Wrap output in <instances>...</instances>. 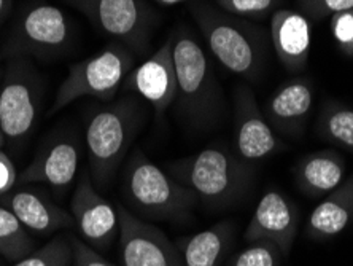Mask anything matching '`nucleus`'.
<instances>
[{"instance_id": "1", "label": "nucleus", "mask_w": 353, "mask_h": 266, "mask_svg": "<svg viewBox=\"0 0 353 266\" xmlns=\"http://www.w3.org/2000/svg\"><path fill=\"white\" fill-rule=\"evenodd\" d=\"M170 37L176 74L175 111L193 131L215 128L225 113V96L209 56L185 26Z\"/></svg>"}, {"instance_id": "2", "label": "nucleus", "mask_w": 353, "mask_h": 266, "mask_svg": "<svg viewBox=\"0 0 353 266\" xmlns=\"http://www.w3.org/2000/svg\"><path fill=\"white\" fill-rule=\"evenodd\" d=\"M190 13L199 28L207 48L231 74L258 82L268 56V37L250 19L223 12L216 5L196 2Z\"/></svg>"}, {"instance_id": "3", "label": "nucleus", "mask_w": 353, "mask_h": 266, "mask_svg": "<svg viewBox=\"0 0 353 266\" xmlns=\"http://www.w3.org/2000/svg\"><path fill=\"white\" fill-rule=\"evenodd\" d=\"M169 174L193 191L197 201L220 211L234 206L247 195L255 169L231 150L210 145L170 163Z\"/></svg>"}, {"instance_id": "4", "label": "nucleus", "mask_w": 353, "mask_h": 266, "mask_svg": "<svg viewBox=\"0 0 353 266\" xmlns=\"http://www.w3.org/2000/svg\"><path fill=\"white\" fill-rule=\"evenodd\" d=\"M147 120V108L139 96H124L97 107L86 123V147L91 179L107 189Z\"/></svg>"}, {"instance_id": "5", "label": "nucleus", "mask_w": 353, "mask_h": 266, "mask_svg": "<svg viewBox=\"0 0 353 266\" xmlns=\"http://www.w3.org/2000/svg\"><path fill=\"white\" fill-rule=\"evenodd\" d=\"M128 205L148 220L186 223L193 218L197 198L183 184L164 172L142 150L129 156L123 179Z\"/></svg>"}, {"instance_id": "6", "label": "nucleus", "mask_w": 353, "mask_h": 266, "mask_svg": "<svg viewBox=\"0 0 353 266\" xmlns=\"http://www.w3.org/2000/svg\"><path fill=\"white\" fill-rule=\"evenodd\" d=\"M134 69V53L126 46L113 41L94 56L77 62L69 69L56 91L51 112H59L81 97L112 101Z\"/></svg>"}, {"instance_id": "7", "label": "nucleus", "mask_w": 353, "mask_h": 266, "mask_svg": "<svg viewBox=\"0 0 353 266\" xmlns=\"http://www.w3.org/2000/svg\"><path fill=\"white\" fill-rule=\"evenodd\" d=\"M81 12L97 29L132 51L143 55L148 51L157 13L145 0H67Z\"/></svg>"}, {"instance_id": "8", "label": "nucleus", "mask_w": 353, "mask_h": 266, "mask_svg": "<svg viewBox=\"0 0 353 266\" xmlns=\"http://www.w3.org/2000/svg\"><path fill=\"white\" fill-rule=\"evenodd\" d=\"M72 37V24L61 8L35 3L21 13L7 51L13 57H53L69 48Z\"/></svg>"}, {"instance_id": "9", "label": "nucleus", "mask_w": 353, "mask_h": 266, "mask_svg": "<svg viewBox=\"0 0 353 266\" xmlns=\"http://www.w3.org/2000/svg\"><path fill=\"white\" fill-rule=\"evenodd\" d=\"M39 107V77L29 62L14 57L0 83V128L5 139L19 140L32 131Z\"/></svg>"}, {"instance_id": "10", "label": "nucleus", "mask_w": 353, "mask_h": 266, "mask_svg": "<svg viewBox=\"0 0 353 266\" xmlns=\"http://www.w3.org/2000/svg\"><path fill=\"white\" fill-rule=\"evenodd\" d=\"M121 266H185L181 250L158 227L118 205Z\"/></svg>"}, {"instance_id": "11", "label": "nucleus", "mask_w": 353, "mask_h": 266, "mask_svg": "<svg viewBox=\"0 0 353 266\" xmlns=\"http://www.w3.org/2000/svg\"><path fill=\"white\" fill-rule=\"evenodd\" d=\"M234 149L247 163L266 160L283 150L250 86L239 85L234 91Z\"/></svg>"}, {"instance_id": "12", "label": "nucleus", "mask_w": 353, "mask_h": 266, "mask_svg": "<svg viewBox=\"0 0 353 266\" xmlns=\"http://www.w3.org/2000/svg\"><path fill=\"white\" fill-rule=\"evenodd\" d=\"M124 91L136 93L154 111V117L161 120L174 106L176 96V74L172 53V37L164 41L150 55L142 64L129 72L123 83Z\"/></svg>"}, {"instance_id": "13", "label": "nucleus", "mask_w": 353, "mask_h": 266, "mask_svg": "<svg viewBox=\"0 0 353 266\" xmlns=\"http://www.w3.org/2000/svg\"><path fill=\"white\" fill-rule=\"evenodd\" d=\"M70 211L81 238L92 249H108L119 234L117 207L99 195L88 174H83L77 185Z\"/></svg>"}, {"instance_id": "14", "label": "nucleus", "mask_w": 353, "mask_h": 266, "mask_svg": "<svg viewBox=\"0 0 353 266\" xmlns=\"http://www.w3.org/2000/svg\"><path fill=\"white\" fill-rule=\"evenodd\" d=\"M298 207L282 191L271 189L259 200L243 236L248 243L271 241L288 257L298 236Z\"/></svg>"}, {"instance_id": "15", "label": "nucleus", "mask_w": 353, "mask_h": 266, "mask_svg": "<svg viewBox=\"0 0 353 266\" xmlns=\"http://www.w3.org/2000/svg\"><path fill=\"white\" fill-rule=\"evenodd\" d=\"M314 83L307 77L285 82L264 104L263 112L275 133L301 137L312 113Z\"/></svg>"}, {"instance_id": "16", "label": "nucleus", "mask_w": 353, "mask_h": 266, "mask_svg": "<svg viewBox=\"0 0 353 266\" xmlns=\"http://www.w3.org/2000/svg\"><path fill=\"white\" fill-rule=\"evenodd\" d=\"M271 44L283 69L301 74L307 69L312 46L309 18L298 10H275L271 18Z\"/></svg>"}, {"instance_id": "17", "label": "nucleus", "mask_w": 353, "mask_h": 266, "mask_svg": "<svg viewBox=\"0 0 353 266\" xmlns=\"http://www.w3.org/2000/svg\"><path fill=\"white\" fill-rule=\"evenodd\" d=\"M80 163V150L74 140L59 139L41 150L32 163L21 172V184H46L56 190L74 182Z\"/></svg>"}, {"instance_id": "18", "label": "nucleus", "mask_w": 353, "mask_h": 266, "mask_svg": "<svg viewBox=\"0 0 353 266\" xmlns=\"http://www.w3.org/2000/svg\"><path fill=\"white\" fill-rule=\"evenodd\" d=\"M298 189L309 198H323L334 191L345 175V160L333 149L301 156L293 169Z\"/></svg>"}, {"instance_id": "19", "label": "nucleus", "mask_w": 353, "mask_h": 266, "mask_svg": "<svg viewBox=\"0 0 353 266\" xmlns=\"http://www.w3.org/2000/svg\"><path fill=\"white\" fill-rule=\"evenodd\" d=\"M0 202L8 207L29 231L46 234L74 225V217L39 193L21 190L7 193Z\"/></svg>"}, {"instance_id": "20", "label": "nucleus", "mask_w": 353, "mask_h": 266, "mask_svg": "<svg viewBox=\"0 0 353 266\" xmlns=\"http://www.w3.org/2000/svg\"><path fill=\"white\" fill-rule=\"evenodd\" d=\"M353 222V175L325 196L315 209L310 212L305 234L314 241H326Z\"/></svg>"}, {"instance_id": "21", "label": "nucleus", "mask_w": 353, "mask_h": 266, "mask_svg": "<svg viewBox=\"0 0 353 266\" xmlns=\"http://www.w3.org/2000/svg\"><path fill=\"white\" fill-rule=\"evenodd\" d=\"M232 238L234 225L231 222H220L196 233L181 247L185 266H223Z\"/></svg>"}, {"instance_id": "22", "label": "nucleus", "mask_w": 353, "mask_h": 266, "mask_svg": "<svg viewBox=\"0 0 353 266\" xmlns=\"http://www.w3.org/2000/svg\"><path fill=\"white\" fill-rule=\"evenodd\" d=\"M316 134L325 142L353 153V108L326 99L316 120Z\"/></svg>"}, {"instance_id": "23", "label": "nucleus", "mask_w": 353, "mask_h": 266, "mask_svg": "<svg viewBox=\"0 0 353 266\" xmlns=\"http://www.w3.org/2000/svg\"><path fill=\"white\" fill-rule=\"evenodd\" d=\"M34 249V239L29 229L21 223L17 216L0 205V255L10 262H18Z\"/></svg>"}, {"instance_id": "24", "label": "nucleus", "mask_w": 353, "mask_h": 266, "mask_svg": "<svg viewBox=\"0 0 353 266\" xmlns=\"http://www.w3.org/2000/svg\"><path fill=\"white\" fill-rule=\"evenodd\" d=\"M72 262V246L62 238H54L43 247L26 255L13 266H69Z\"/></svg>"}, {"instance_id": "25", "label": "nucleus", "mask_w": 353, "mask_h": 266, "mask_svg": "<svg viewBox=\"0 0 353 266\" xmlns=\"http://www.w3.org/2000/svg\"><path fill=\"white\" fill-rule=\"evenodd\" d=\"M285 255L271 241H255L231 258L230 266H282Z\"/></svg>"}, {"instance_id": "26", "label": "nucleus", "mask_w": 353, "mask_h": 266, "mask_svg": "<svg viewBox=\"0 0 353 266\" xmlns=\"http://www.w3.org/2000/svg\"><path fill=\"white\" fill-rule=\"evenodd\" d=\"M280 0H215L223 12L243 19H263L277 10Z\"/></svg>"}, {"instance_id": "27", "label": "nucleus", "mask_w": 353, "mask_h": 266, "mask_svg": "<svg viewBox=\"0 0 353 266\" xmlns=\"http://www.w3.org/2000/svg\"><path fill=\"white\" fill-rule=\"evenodd\" d=\"M298 7L309 21H323L336 13L353 10V0H298Z\"/></svg>"}, {"instance_id": "28", "label": "nucleus", "mask_w": 353, "mask_h": 266, "mask_svg": "<svg viewBox=\"0 0 353 266\" xmlns=\"http://www.w3.org/2000/svg\"><path fill=\"white\" fill-rule=\"evenodd\" d=\"M330 19L331 34L339 50L345 56L353 57V10L336 13Z\"/></svg>"}, {"instance_id": "29", "label": "nucleus", "mask_w": 353, "mask_h": 266, "mask_svg": "<svg viewBox=\"0 0 353 266\" xmlns=\"http://www.w3.org/2000/svg\"><path fill=\"white\" fill-rule=\"evenodd\" d=\"M72 246V266H113L110 262L101 257L97 250L88 246L85 241L70 238Z\"/></svg>"}, {"instance_id": "30", "label": "nucleus", "mask_w": 353, "mask_h": 266, "mask_svg": "<svg viewBox=\"0 0 353 266\" xmlns=\"http://www.w3.org/2000/svg\"><path fill=\"white\" fill-rule=\"evenodd\" d=\"M18 171L14 168L12 158L0 150V198L12 191L17 185Z\"/></svg>"}, {"instance_id": "31", "label": "nucleus", "mask_w": 353, "mask_h": 266, "mask_svg": "<svg viewBox=\"0 0 353 266\" xmlns=\"http://www.w3.org/2000/svg\"><path fill=\"white\" fill-rule=\"evenodd\" d=\"M12 8V0H0V28H2L5 18Z\"/></svg>"}, {"instance_id": "32", "label": "nucleus", "mask_w": 353, "mask_h": 266, "mask_svg": "<svg viewBox=\"0 0 353 266\" xmlns=\"http://www.w3.org/2000/svg\"><path fill=\"white\" fill-rule=\"evenodd\" d=\"M158 5H163V7H172V5L181 3V2H196V0H154Z\"/></svg>"}, {"instance_id": "33", "label": "nucleus", "mask_w": 353, "mask_h": 266, "mask_svg": "<svg viewBox=\"0 0 353 266\" xmlns=\"http://www.w3.org/2000/svg\"><path fill=\"white\" fill-rule=\"evenodd\" d=\"M3 140H5V135H3V131H2V128H0V150H2Z\"/></svg>"}]
</instances>
